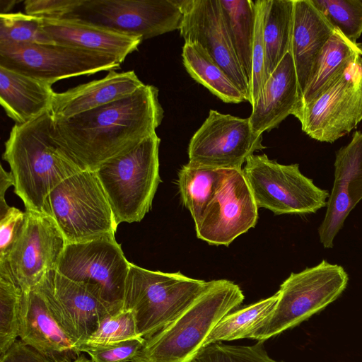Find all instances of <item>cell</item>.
Here are the masks:
<instances>
[{"label":"cell","instance_id":"cell-1","mask_svg":"<svg viewBox=\"0 0 362 362\" xmlns=\"http://www.w3.org/2000/svg\"><path fill=\"white\" fill-rule=\"evenodd\" d=\"M163 113L158 89L144 84L120 100L70 118L53 119L54 136L83 170L94 171L156 133Z\"/></svg>","mask_w":362,"mask_h":362},{"label":"cell","instance_id":"cell-2","mask_svg":"<svg viewBox=\"0 0 362 362\" xmlns=\"http://www.w3.org/2000/svg\"><path fill=\"white\" fill-rule=\"evenodd\" d=\"M2 158L10 167L14 192L25 210L50 215L48 197L62 181L83 170L54 136L50 112L15 124Z\"/></svg>","mask_w":362,"mask_h":362},{"label":"cell","instance_id":"cell-3","mask_svg":"<svg viewBox=\"0 0 362 362\" xmlns=\"http://www.w3.org/2000/svg\"><path fill=\"white\" fill-rule=\"evenodd\" d=\"M245 296L226 279L209 281L202 293L173 322L145 341L130 362H191L216 325Z\"/></svg>","mask_w":362,"mask_h":362},{"label":"cell","instance_id":"cell-4","mask_svg":"<svg viewBox=\"0 0 362 362\" xmlns=\"http://www.w3.org/2000/svg\"><path fill=\"white\" fill-rule=\"evenodd\" d=\"M208 284L179 272L151 271L131 263L123 309L134 313L139 335L147 339L178 317Z\"/></svg>","mask_w":362,"mask_h":362},{"label":"cell","instance_id":"cell-5","mask_svg":"<svg viewBox=\"0 0 362 362\" xmlns=\"http://www.w3.org/2000/svg\"><path fill=\"white\" fill-rule=\"evenodd\" d=\"M155 133L126 153L99 166L95 173L117 225L141 221L151 208L158 185V150Z\"/></svg>","mask_w":362,"mask_h":362},{"label":"cell","instance_id":"cell-6","mask_svg":"<svg viewBox=\"0 0 362 362\" xmlns=\"http://www.w3.org/2000/svg\"><path fill=\"white\" fill-rule=\"evenodd\" d=\"M349 276L341 265L322 260L291 273L281 284L274 311L250 339L264 342L293 328L336 300L344 291Z\"/></svg>","mask_w":362,"mask_h":362},{"label":"cell","instance_id":"cell-7","mask_svg":"<svg viewBox=\"0 0 362 362\" xmlns=\"http://www.w3.org/2000/svg\"><path fill=\"white\" fill-rule=\"evenodd\" d=\"M48 203L66 244L115 237L118 225L94 171L82 170L62 181Z\"/></svg>","mask_w":362,"mask_h":362},{"label":"cell","instance_id":"cell-8","mask_svg":"<svg viewBox=\"0 0 362 362\" xmlns=\"http://www.w3.org/2000/svg\"><path fill=\"white\" fill-rule=\"evenodd\" d=\"M243 171L258 208L277 215H305L327 206L329 192L305 176L298 163L283 165L266 154H253Z\"/></svg>","mask_w":362,"mask_h":362},{"label":"cell","instance_id":"cell-9","mask_svg":"<svg viewBox=\"0 0 362 362\" xmlns=\"http://www.w3.org/2000/svg\"><path fill=\"white\" fill-rule=\"evenodd\" d=\"M122 63L110 54L56 43H0V66L51 85L74 76L115 71Z\"/></svg>","mask_w":362,"mask_h":362},{"label":"cell","instance_id":"cell-10","mask_svg":"<svg viewBox=\"0 0 362 362\" xmlns=\"http://www.w3.org/2000/svg\"><path fill=\"white\" fill-rule=\"evenodd\" d=\"M130 264L115 238L107 237L67 243L57 272L87 285L103 301L120 310Z\"/></svg>","mask_w":362,"mask_h":362},{"label":"cell","instance_id":"cell-11","mask_svg":"<svg viewBox=\"0 0 362 362\" xmlns=\"http://www.w3.org/2000/svg\"><path fill=\"white\" fill-rule=\"evenodd\" d=\"M179 0H82L73 18L147 40L179 29Z\"/></svg>","mask_w":362,"mask_h":362},{"label":"cell","instance_id":"cell-12","mask_svg":"<svg viewBox=\"0 0 362 362\" xmlns=\"http://www.w3.org/2000/svg\"><path fill=\"white\" fill-rule=\"evenodd\" d=\"M66 245L53 218L25 210L23 224L0 267L6 268L17 285L26 292L49 272L57 270Z\"/></svg>","mask_w":362,"mask_h":362},{"label":"cell","instance_id":"cell-13","mask_svg":"<svg viewBox=\"0 0 362 362\" xmlns=\"http://www.w3.org/2000/svg\"><path fill=\"white\" fill-rule=\"evenodd\" d=\"M361 59L294 115L300 122L303 132L310 138L333 143L349 134L362 120Z\"/></svg>","mask_w":362,"mask_h":362},{"label":"cell","instance_id":"cell-14","mask_svg":"<svg viewBox=\"0 0 362 362\" xmlns=\"http://www.w3.org/2000/svg\"><path fill=\"white\" fill-rule=\"evenodd\" d=\"M262 136L254 133L249 117L210 110L188 146L189 162L221 169H242L256 151L265 148Z\"/></svg>","mask_w":362,"mask_h":362},{"label":"cell","instance_id":"cell-15","mask_svg":"<svg viewBox=\"0 0 362 362\" xmlns=\"http://www.w3.org/2000/svg\"><path fill=\"white\" fill-rule=\"evenodd\" d=\"M37 285L53 316L79 349L103 320L119 311L103 301L87 285L71 281L57 270L48 272Z\"/></svg>","mask_w":362,"mask_h":362},{"label":"cell","instance_id":"cell-16","mask_svg":"<svg viewBox=\"0 0 362 362\" xmlns=\"http://www.w3.org/2000/svg\"><path fill=\"white\" fill-rule=\"evenodd\" d=\"M258 206L242 169H228L215 197L199 223L197 236L209 245H229L254 228Z\"/></svg>","mask_w":362,"mask_h":362},{"label":"cell","instance_id":"cell-17","mask_svg":"<svg viewBox=\"0 0 362 362\" xmlns=\"http://www.w3.org/2000/svg\"><path fill=\"white\" fill-rule=\"evenodd\" d=\"M182 19L179 28L185 42H198L250 100V81L238 60L219 0H179Z\"/></svg>","mask_w":362,"mask_h":362},{"label":"cell","instance_id":"cell-18","mask_svg":"<svg viewBox=\"0 0 362 362\" xmlns=\"http://www.w3.org/2000/svg\"><path fill=\"white\" fill-rule=\"evenodd\" d=\"M334 167L333 186L318 228L320 241L327 249L333 247L348 215L362 200V132L355 131L351 141L336 152Z\"/></svg>","mask_w":362,"mask_h":362},{"label":"cell","instance_id":"cell-19","mask_svg":"<svg viewBox=\"0 0 362 362\" xmlns=\"http://www.w3.org/2000/svg\"><path fill=\"white\" fill-rule=\"evenodd\" d=\"M19 337L51 362H71L81 354L79 347L53 316L38 285L23 291Z\"/></svg>","mask_w":362,"mask_h":362},{"label":"cell","instance_id":"cell-20","mask_svg":"<svg viewBox=\"0 0 362 362\" xmlns=\"http://www.w3.org/2000/svg\"><path fill=\"white\" fill-rule=\"evenodd\" d=\"M300 102L293 59L288 52L266 81L249 117L254 133L262 135L293 115Z\"/></svg>","mask_w":362,"mask_h":362},{"label":"cell","instance_id":"cell-21","mask_svg":"<svg viewBox=\"0 0 362 362\" xmlns=\"http://www.w3.org/2000/svg\"><path fill=\"white\" fill-rule=\"evenodd\" d=\"M144 83L134 71H110L100 79L55 93L50 113L53 119H67L124 98Z\"/></svg>","mask_w":362,"mask_h":362},{"label":"cell","instance_id":"cell-22","mask_svg":"<svg viewBox=\"0 0 362 362\" xmlns=\"http://www.w3.org/2000/svg\"><path fill=\"white\" fill-rule=\"evenodd\" d=\"M334 30L310 0H293L290 52L296 68L300 100L321 51Z\"/></svg>","mask_w":362,"mask_h":362},{"label":"cell","instance_id":"cell-23","mask_svg":"<svg viewBox=\"0 0 362 362\" xmlns=\"http://www.w3.org/2000/svg\"><path fill=\"white\" fill-rule=\"evenodd\" d=\"M45 33L56 44L112 55L122 62L138 49L141 37L127 35L79 19H42Z\"/></svg>","mask_w":362,"mask_h":362},{"label":"cell","instance_id":"cell-24","mask_svg":"<svg viewBox=\"0 0 362 362\" xmlns=\"http://www.w3.org/2000/svg\"><path fill=\"white\" fill-rule=\"evenodd\" d=\"M54 93L50 83L0 66V103L16 124L50 112Z\"/></svg>","mask_w":362,"mask_h":362},{"label":"cell","instance_id":"cell-25","mask_svg":"<svg viewBox=\"0 0 362 362\" xmlns=\"http://www.w3.org/2000/svg\"><path fill=\"white\" fill-rule=\"evenodd\" d=\"M362 56V49L339 30H334L316 63L313 76L293 115L338 80Z\"/></svg>","mask_w":362,"mask_h":362},{"label":"cell","instance_id":"cell-26","mask_svg":"<svg viewBox=\"0 0 362 362\" xmlns=\"http://www.w3.org/2000/svg\"><path fill=\"white\" fill-rule=\"evenodd\" d=\"M293 14V0H264L262 35L266 81L290 52Z\"/></svg>","mask_w":362,"mask_h":362},{"label":"cell","instance_id":"cell-27","mask_svg":"<svg viewBox=\"0 0 362 362\" xmlns=\"http://www.w3.org/2000/svg\"><path fill=\"white\" fill-rule=\"evenodd\" d=\"M182 57L188 74L221 100L227 103L246 100L226 71L200 44L185 42Z\"/></svg>","mask_w":362,"mask_h":362},{"label":"cell","instance_id":"cell-28","mask_svg":"<svg viewBox=\"0 0 362 362\" xmlns=\"http://www.w3.org/2000/svg\"><path fill=\"white\" fill-rule=\"evenodd\" d=\"M228 169L206 167L188 162L178 173L182 202L189 211L194 225L199 223L215 197Z\"/></svg>","mask_w":362,"mask_h":362},{"label":"cell","instance_id":"cell-29","mask_svg":"<svg viewBox=\"0 0 362 362\" xmlns=\"http://www.w3.org/2000/svg\"><path fill=\"white\" fill-rule=\"evenodd\" d=\"M238 60L249 80L252 75L255 5L251 0H219Z\"/></svg>","mask_w":362,"mask_h":362},{"label":"cell","instance_id":"cell-30","mask_svg":"<svg viewBox=\"0 0 362 362\" xmlns=\"http://www.w3.org/2000/svg\"><path fill=\"white\" fill-rule=\"evenodd\" d=\"M279 299V293L225 316L213 329L204 343L211 344L251 338L272 313Z\"/></svg>","mask_w":362,"mask_h":362},{"label":"cell","instance_id":"cell-31","mask_svg":"<svg viewBox=\"0 0 362 362\" xmlns=\"http://www.w3.org/2000/svg\"><path fill=\"white\" fill-rule=\"evenodd\" d=\"M22 289L8 270L0 267V355L19 337V311Z\"/></svg>","mask_w":362,"mask_h":362},{"label":"cell","instance_id":"cell-32","mask_svg":"<svg viewBox=\"0 0 362 362\" xmlns=\"http://www.w3.org/2000/svg\"><path fill=\"white\" fill-rule=\"evenodd\" d=\"M328 23L354 44L362 34V0H310Z\"/></svg>","mask_w":362,"mask_h":362},{"label":"cell","instance_id":"cell-33","mask_svg":"<svg viewBox=\"0 0 362 362\" xmlns=\"http://www.w3.org/2000/svg\"><path fill=\"white\" fill-rule=\"evenodd\" d=\"M0 43L55 44L44 31L42 18L21 12L0 14Z\"/></svg>","mask_w":362,"mask_h":362},{"label":"cell","instance_id":"cell-34","mask_svg":"<svg viewBox=\"0 0 362 362\" xmlns=\"http://www.w3.org/2000/svg\"><path fill=\"white\" fill-rule=\"evenodd\" d=\"M259 342L248 346L211 344L197 354L191 362H283L269 356Z\"/></svg>","mask_w":362,"mask_h":362},{"label":"cell","instance_id":"cell-35","mask_svg":"<svg viewBox=\"0 0 362 362\" xmlns=\"http://www.w3.org/2000/svg\"><path fill=\"white\" fill-rule=\"evenodd\" d=\"M141 337L137 330L134 313L122 309L101 321L86 345L103 346Z\"/></svg>","mask_w":362,"mask_h":362},{"label":"cell","instance_id":"cell-36","mask_svg":"<svg viewBox=\"0 0 362 362\" xmlns=\"http://www.w3.org/2000/svg\"><path fill=\"white\" fill-rule=\"evenodd\" d=\"M255 26L252 49V75L250 81V100L252 106L266 82L264 76L265 51L263 42L262 27L264 0L255 1Z\"/></svg>","mask_w":362,"mask_h":362},{"label":"cell","instance_id":"cell-37","mask_svg":"<svg viewBox=\"0 0 362 362\" xmlns=\"http://www.w3.org/2000/svg\"><path fill=\"white\" fill-rule=\"evenodd\" d=\"M145 339L139 337L103 346H81V352L88 354L94 362H130L143 346Z\"/></svg>","mask_w":362,"mask_h":362},{"label":"cell","instance_id":"cell-38","mask_svg":"<svg viewBox=\"0 0 362 362\" xmlns=\"http://www.w3.org/2000/svg\"><path fill=\"white\" fill-rule=\"evenodd\" d=\"M82 0H26L25 13L42 19H59L68 16Z\"/></svg>","mask_w":362,"mask_h":362},{"label":"cell","instance_id":"cell-39","mask_svg":"<svg viewBox=\"0 0 362 362\" xmlns=\"http://www.w3.org/2000/svg\"><path fill=\"white\" fill-rule=\"evenodd\" d=\"M25 219V212L10 206L0 216V260L4 259L15 241Z\"/></svg>","mask_w":362,"mask_h":362},{"label":"cell","instance_id":"cell-40","mask_svg":"<svg viewBox=\"0 0 362 362\" xmlns=\"http://www.w3.org/2000/svg\"><path fill=\"white\" fill-rule=\"evenodd\" d=\"M0 362H51L32 346L16 340L2 355Z\"/></svg>","mask_w":362,"mask_h":362},{"label":"cell","instance_id":"cell-41","mask_svg":"<svg viewBox=\"0 0 362 362\" xmlns=\"http://www.w3.org/2000/svg\"><path fill=\"white\" fill-rule=\"evenodd\" d=\"M13 179L10 172H6L2 166L0 171V216H2L10 207L6 200L5 194L6 190L13 186Z\"/></svg>","mask_w":362,"mask_h":362},{"label":"cell","instance_id":"cell-42","mask_svg":"<svg viewBox=\"0 0 362 362\" xmlns=\"http://www.w3.org/2000/svg\"><path fill=\"white\" fill-rule=\"evenodd\" d=\"M16 0H0V14L11 13L10 10L17 4Z\"/></svg>","mask_w":362,"mask_h":362},{"label":"cell","instance_id":"cell-43","mask_svg":"<svg viewBox=\"0 0 362 362\" xmlns=\"http://www.w3.org/2000/svg\"><path fill=\"white\" fill-rule=\"evenodd\" d=\"M71 362H94L91 359H88L83 355H80L77 358Z\"/></svg>","mask_w":362,"mask_h":362},{"label":"cell","instance_id":"cell-44","mask_svg":"<svg viewBox=\"0 0 362 362\" xmlns=\"http://www.w3.org/2000/svg\"><path fill=\"white\" fill-rule=\"evenodd\" d=\"M361 88H362V56L361 59Z\"/></svg>","mask_w":362,"mask_h":362}]
</instances>
